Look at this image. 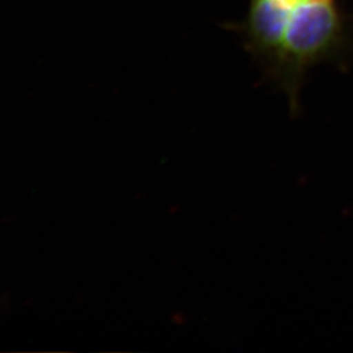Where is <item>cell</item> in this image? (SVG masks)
<instances>
[{
	"label": "cell",
	"instance_id": "1",
	"mask_svg": "<svg viewBox=\"0 0 353 353\" xmlns=\"http://www.w3.org/2000/svg\"><path fill=\"white\" fill-rule=\"evenodd\" d=\"M237 30L265 79L297 114L307 71L341 54L348 28L338 0H249Z\"/></svg>",
	"mask_w": 353,
	"mask_h": 353
}]
</instances>
